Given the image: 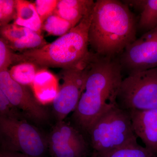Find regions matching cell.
Masks as SVG:
<instances>
[{
	"label": "cell",
	"instance_id": "cell-1",
	"mask_svg": "<svg viewBox=\"0 0 157 157\" xmlns=\"http://www.w3.org/2000/svg\"><path fill=\"white\" fill-rule=\"evenodd\" d=\"M122 68L119 59L94 53L84 90L73 114V119L82 130L88 133L100 117L117 106L123 79Z\"/></svg>",
	"mask_w": 157,
	"mask_h": 157
},
{
	"label": "cell",
	"instance_id": "cell-2",
	"mask_svg": "<svg viewBox=\"0 0 157 157\" xmlns=\"http://www.w3.org/2000/svg\"><path fill=\"white\" fill-rule=\"evenodd\" d=\"M137 23L125 3L117 0H98L93 8L89 31L93 53L114 58L136 39Z\"/></svg>",
	"mask_w": 157,
	"mask_h": 157
},
{
	"label": "cell",
	"instance_id": "cell-3",
	"mask_svg": "<svg viewBox=\"0 0 157 157\" xmlns=\"http://www.w3.org/2000/svg\"><path fill=\"white\" fill-rule=\"evenodd\" d=\"M94 6L76 26L55 41L41 48L17 54V64L28 62L39 68L63 69L78 67L88 64L94 55L89 50V31Z\"/></svg>",
	"mask_w": 157,
	"mask_h": 157
},
{
	"label": "cell",
	"instance_id": "cell-4",
	"mask_svg": "<svg viewBox=\"0 0 157 157\" xmlns=\"http://www.w3.org/2000/svg\"><path fill=\"white\" fill-rule=\"evenodd\" d=\"M88 133L97 154L137 143L130 113L118 105L100 117Z\"/></svg>",
	"mask_w": 157,
	"mask_h": 157
},
{
	"label": "cell",
	"instance_id": "cell-5",
	"mask_svg": "<svg viewBox=\"0 0 157 157\" xmlns=\"http://www.w3.org/2000/svg\"><path fill=\"white\" fill-rule=\"evenodd\" d=\"M117 103L127 111L157 109V67L129 73L122 82Z\"/></svg>",
	"mask_w": 157,
	"mask_h": 157
},
{
	"label": "cell",
	"instance_id": "cell-6",
	"mask_svg": "<svg viewBox=\"0 0 157 157\" xmlns=\"http://www.w3.org/2000/svg\"><path fill=\"white\" fill-rule=\"evenodd\" d=\"M2 150L21 153L31 157H42L47 142L33 126L21 119L0 117Z\"/></svg>",
	"mask_w": 157,
	"mask_h": 157
},
{
	"label": "cell",
	"instance_id": "cell-7",
	"mask_svg": "<svg viewBox=\"0 0 157 157\" xmlns=\"http://www.w3.org/2000/svg\"><path fill=\"white\" fill-rule=\"evenodd\" d=\"M90 62L82 67L62 70L63 82L52 102L54 113L58 121H63L76 109L84 90Z\"/></svg>",
	"mask_w": 157,
	"mask_h": 157
},
{
	"label": "cell",
	"instance_id": "cell-8",
	"mask_svg": "<svg viewBox=\"0 0 157 157\" xmlns=\"http://www.w3.org/2000/svg\"><path fill=\"white\" fill-rule=\"evenodd\" d=\"M119 61L129 73L157 67V26L127 46Z\"/></svg>",
	"mask_w": 157,
	"mask_h": 157
},
{
	"label": "cell",
	"instance_id": "cell-9",
	"mask_svg": "<svg viewBox=\"0 0 157 157\" xmlns=\"http://www.w3.org/2000/svg\"><path fill=\"white\" fill-rule=\"evenodd\" d=\"M0 90L14 107L34 120L44 121L48 117L46 110L37 101L33 93L26 86L11 78L9 70L0 71Z\"/></svg>",
	"mask_w": 157,
	"mask_h": 157
},
{
	"label": "cell",
	"instance_id": "cell-10",
	"mask_svg": "<svg viewBox=\"0 0 157 157\" xmlns=\"http://www.w3.org/2000/svg\"><path fill=\"white\" fill-rule=\"evenodd\" d=\"M48 143L54 157H82L87 150L83 136L63 121H58L49 135Z\"/></svg>",
	"mask_w": 157,
	"mask_h": 157
},
{
	"label": "cell",
	"instance_id": "cell-11",
	"mask_svg": "<svg viewBox=\"0 0 157 157\" xmlns=\"http://www.w3.org/2000/svg\"><path fill=\"white\" fill-rule=\"evenodd\" d=\"M128 111L135 135L157 156V109Z\"/></svg>",
	"mask_w": 157,
	"mask_h": 157
},
{
	"label": "cell",
	"instance_id": "cell-12",
	"mask_svg": "<svg viewBox=\"0 0 157 157\" xmlns=\"http://www.w3.org/2000/svg\"><path fill=\"white\" fill-rule=\"evenodd\" d=\"M31 86L34 95L41 104L53 102L59 89L55 76L44 69L38 71Z\"/></svg>",
	"mask_w": 157,
	"mask_h": 157
},
{
	"label": "cell",
	"instance_id": "cell-13",
	"mask_svg": "<svg viewBox=\"0 0 157 157\" xmlns=\"http://www.w3.org/2000/svg\"><path fill=\"white\" fill-rule=\"evenodd\" d=\"M94 3L92 0H59L54 13L67 21L74 27Z\"/></svg>",
	"mask_w": 157,
	"mask_h": 157
},
{
	"label": "cell",
	"instance_id": "cell-14",
	"mask_svg": "<svg viewBox=\"0 0 157 157\" xmlns=\"http://www.w3.org/2000/svg\"><path fill=\"white\" fill-rule=\"evenodd\" d=\"M17 16L14 23L41 34L43 23L34 3L25 0H16Z\"/></svg>",
	"mask_w": 157,
	"mask_h": 157
},
{
	"label": "cell",
	"instance_id": "cell-15",
	"mask_svg": "<svg viewBox=\"0 0 157 157\" xmlns=\"http://www.w3.org/2000/svg\"><path fill=\"white\" fill-rule=\"evenodd\" d=\"M124 3L140 10V28L148 32L157 26V0L125 1Z\"/></svg>",
	"mask_w": 157,
	"mask_h": 157
},
{
	"label": "cell",
	"instance_id": "cell-16",
	"mask_svg": "<svg viewBox=\"0 0 157 157\" xmlns=\"http://www.w3.org/2000/svg\"><path fill=\"white\" fill-rule=\"evenodd\" d=\"M36 65L30 62H25L13 65L9 70L11 78L22 85L32 86L38 73Z\"/></svg>",
	"mask_w": 157,
	"mask_h": 157
},
{
	"label": "cell",
	"instance_id": "cell-17",
	"mask_svg": "<svg viewBox=\"0 0 157 157\" xmlns=\"http://www.w3.org/2000/svg\"><path fill=\"white\" fill-rule=\"evenodd\" d=\"M97 157H157V156L138 143L131 144L101 153Z\"/></svg>",
	"mask_w": 157,
	"mask_h": 157
},
{
	"label": "cell",
	"instance_id": "cell-18",
	"mask_svg": "<svg viewBox=\"0 0 157 157\" xmlns=\"http://www.w3.org/2000/svg\"><path fill=\"white\" fill-rule=\"evenodd\" d=\"M47 44L41 34L28 29L25 36L16 42L7 44L12 50L27 51L41 48Z\"/></svg>",
	"mask_w": 157,
	"mask_h": 157
},
{
	"label": "cell",
	"instance_id": "cell-19",
	"mask_svg": "<svg viewBox=\"0 0 157 157\" xmlns=\"http://www.w3.org/2000/svg\"><path fill=\"white\" fill-rule=\"evenodd\" d=\"M73 28L70 22L54 13L48 17L42 25V29L49 35L61 36L67 33Z\"/></svg>",
	"mask_w": 157,
	"mask_h": 157
},
{
	"label": "cell",
	"instance_id": "cell-20",
	"mask_svg": "<svg viewBox=\"0 0 157 157\" xmlns=\"http://www.w3.org/2000/svg\"><path fill=\"white\" fill-rule=\"evenodd\" d=\"M0 29L1 38L4 39L6 44H9L25 36L28 28L13 23L1 27Z\"/></svg>",
	"mask_w": 157,
	"mask_h": 157
},
{
	"label": "cell",
	"instance_id": "cell-21",
	"mask_svg": "<svg viewBox=\"0 0 157 157\" xmlns=\"http://www.w3.org/2000/svg\"><path fill=\"white\" fill-rule=\"evenodd\" d=\"M17 16L16 0H0V26L9 24Z\"/></svg>",
	"mask_w": 157,
	"mask_h": 157
},
{
	"label": "cell",
	"instance_id": "cell-22",
	"mask_svg": "<svg viewBox=\"0 0 157 157\" xmlns=\"http://www.w3.org/2000/svg\"><path fill=\"white\" fill-rule=\"evenodd\" d=\"M16 55L4 39L0 38V71L9 70L10 65H15Z\"/></svg>",
	"mask_w": 157,
	"mask_h": 157
},
{
	"label": "cell",
	"instance_id": "cell-23",
	"mask_svg": "<svg viewBox=\"0 0 157 157\" xmlns=\"http://www.w3.org/2000/svg\"><path fill=\"white\" fill-rule=\"evenodd\" d=\"M57 0H36L35 1V6L37 12L42 22L44 21L53 14L57 6Z\"/></svg>",
	"mask_w": 157,
	"mask_h": 157
},
{
	"label": "cell",
	"instance_id": "cell-24",
	"mask_svg": "<svg viewBox=\"0 0 157 157\" xmlns=\"http://www.w3.org/2000/svg\"><path fill=\"white\" fill-rule=\"evenodd\" d=\"M17 109L0 90V117L21 119Z\"/></svg>",
	"mask_w": 157,
	"mask_h": 157
},
{
	"label": "cell",
	"instance_id": "cell-25",
	"mask_svg": "<svg viewBox=\"0 0 157 157\" xmlns=\"http://www.w3.org/2000/svg\"><path fill=\"white\" fill-rule=\"evenodd\" d=\"M0 157H31L27 155L17 152L8 151L2 150L0 153Z\"/></svg>",
	"mask_w": 157,
	"mask_h": 157
}]
</instances>
